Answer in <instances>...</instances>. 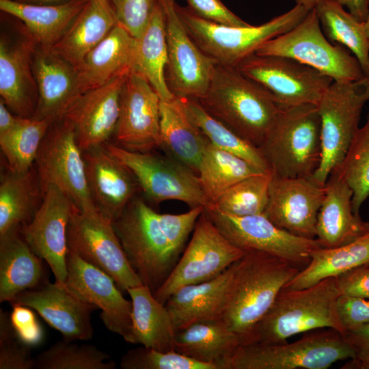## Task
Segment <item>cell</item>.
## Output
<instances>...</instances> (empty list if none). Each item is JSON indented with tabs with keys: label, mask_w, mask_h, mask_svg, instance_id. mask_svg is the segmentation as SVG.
Returning <instances> with one entry per match:
<instances>
[{
	"label": "cell",
	"mask_w": 369,
	"mask_h": 369,
	"mask_svg": "<svg viewBox=\"0 0 369 369\" xmlns=\"http://www.w3.org/2000/svg\"><path fill=\"white\" fill-rule=\"evenodd\" d=\"M301 269L258 251H245L236 262L226 303L219 318L241 345L269 310L278 294Z\"/></svg>",
	"instance_id": "cell-1"
},
{
	"label": "cell",
	"mask_w": 369,
	"mask_h": 369,
	"mask_svg": "<svg viewBox=\"0 0 369 369\" xmlns=\"http://www.w3.org/2000/svg\"><path fill=\"white\" fill-rule=\"evenodd\" d=\"M212 116L258 148L280 106L264 87L236 67L216 64L206 93L197 100Z\"/></svg>",
	"instance_id": "cell-2"
},
{
	"label": "cell",
	"mask_w": 369,
	"mask_h": 369,
	"mask_svg": "<svg viewBox=\"0 0 369 369\" xmlns=\"http://www.w3.org/2000/svg\"><path fill=\"white\" fill-rule=\"evenodd\" d=\"M340 295L333 277L305 288L282 290L244 344L283 343L292 336L325 328L344 336L337 308Z\"/></svg>",
	"instance_id": "cell-3"
},
{
	"label": "cell",
	"mask_w": 369,
	"mask_h": 369,
	"mask_svg": "<svg viewBox=\"0 0 369 369\" xmlns=\"http://www.w3.org/2000/svg\"><path fill=\"white\" fill-rule=\"evenodd\" d=\"M258 148L272 176L312 178L321 158L317 105L280 106L274 124Z\"/></svg>",
	"instance_id": "cell-4"
},
{
	"label": "cell",
	"mask_w": 369,
	"mask_h": 369,
	"mask_svg": "<svg viewBox=\"0 0 369 369\" xmlns=\"http://www.w3.org/2000/svg\"><path fill=\"white\" fill-rule=\"evenodd\" d=\"M112 223L131 267L154 293L180 258L162 227L159 213L143 199L134 197Z\"/></svg>",
	"instance_id": "cell-5"
},
{
	"label": "cell",
	"mask_w": 369,
	"mask_h": 369,
	"mask_svg": "<svg viewBox=\"0 0 369 369\" xmlns=\"http://www.w3.org/2000/svg\"><path fill=\"white\" fill-rule=\"evenodd\" d=\"M189 35L199 48L217 64L237 67L265 42L299 24L310 10L297 4L289 11L260 25L227 26L203 19L189 8L176 4Z\"/></svg>",
	"instance_id": "cell-6"
},
{
	"label": "cell",
	"mask_w": 369,
	"mask_h": 369,
	"mask_svg": "<svg viewBox=\"0 0 369 369\" xmlns=\"http://www.w3.org/2000/svg\"><path fill=\"white\" fill-rule=\"evenodd\" d=\"M353 356L351 347L338 331L313 330L292 343L239 345L221 369H327Z\"/></svg>",
	"instance_id": "cell-7"
},
{
	"label": "cell",
	"mask_w": 369,
	"mask_h": 369,
	"mask_svg": "<svg viewBox=\"0 0 369 369\" xmlns=\"http://www.w3.org/2000/svg\"><path fill=\"white\" fill-rule=\"evenodd\" d=\"M369 100V79L333 81L317 105L320 118L321 158L312 179L325 186L340 164L359 128L365 104Z\"/></svg>",
	"instance_id": "cell-8"
},
{
	"label": "cell",
	"mask_w": 369,
	"mask_h": 369,
	"mask_svg": "<svg viewBox=\"0 0 369 369\" xmlns=\"http://www.w3.org/2000/svg\"><path fill=\"white\" fill-rule=\"evenodd\" d=\"M256 53L292 58L333 81H353L365 77L356 57L347 48L327 38L314 8L295 27L267 41Z\"/></svg>",
	"instance_id": "cell-9"
},
{
	"label": "cell",
	"mask_w": 369,
	"mask_h": 369,
	"mask_svg": "<svg viewBox=\"0 0 369 369\" xmlns=\"http://www.w3.org/2000/svg\"><path fill=\"white\" fill-rule=\"evenodd\" d=\"M103 146L131 171L150 201L179 200L191 208L208 205L197 174L170 156L131 151L108 141Z\"/></svg>",
	"instance_id": "cell-10"
},
{
	"label": "cell",
	"mask_w": 369,
	"mask_h": 369,
	"mask_svg": "<svg viewBox=\"0 0 369 369\" xmlns=\"http://www.w3.org/2000/svg\"><path fill=\"white\" fill-rule=\"evenodd\" d=\"M67 245L69 251L110 275L122 292L143 284L128 262L112 221L98 209L81 210L74 206Z\"/></svg>",
	"instance_id": "cell-11"
},
{
	"label": "cell",
	"mask_w": 369,
	"mask_h": 369,
	"mask_svg": "<svg viewBox=\"0 0 369 369\" xmlns=\"http://www.w3.org/2000/svg\"><path fill=\"white\" fill-rule=\"evenodd\" d=\"M244 252L230 242L203 211L182 256L153 295L165 304L180 288L217 277L238 261Z\"/></svg>",
	"instance_id": "cell-12"
},
{
	"label": "cell",
	"mask_w": 369,
	"mask_h": 369,
	"mask_svg": "<svg viewBox=\"0 0 369 369\" xmlns=\"http://www.w3.org/2000/svg\"><path fill=\"white\" fill-rule=\"evenodd\" d=\"M42 193L53 185L66 193L81 210L97 209L92 198L83 152L70 124L62 118L49 128L36 161Z\"/></svg>",
	"instance_id": "cell-13"
},
{
	"label": "cell",
	"mask_w": 369,
	"mask_h": 369,
	"mask_svg": "<svg viewBox=\"0 0 369 369\" xmlns=\"http://www.w3.org/2000/svg\"><path fill=\"white\" fill-rule=\"evenodd\" d=\"M206 215L234 245L245 251H258L303 268L312 253L320 247L314 239L295 236L273 223L264 214L237 216L208 206Z\"/></svg>",
	"instance_id": "cell-14"
},
{
	"label": "cell",
	"mask_w": 369,
	"mask_h": 369,
	"mask_svg": "<svg viewBox=\"0 0 369 369\" xmlns=\"http://www.w3.org/2000/svg\"><path fill=\"white\" fill-rule=\"evenodd\" d=\"M236 68L269 92L280 106L317 105L333 81L317 70L285 56L255 53Z\"/></svg>",
	"instance_id": "cell-15"
},
{
	"label": "cell",
	"mask_w": 369,
	"mask_h": 369,
	"mask_svg": "<svg viewBox=\"0 0 369 369\" xmlns=\"http://www.w3.org/2000/svg\"><path fill=\"white\" fill-rule=\"evenodd\" d=\"M165 14L167 64L165 75L176 97L200 98L210 82L216 62L205 54L189 35L174 0H158Z\"/></svg>",
	"instance_id": "cell-16"
},
{
	"label": "cell",
	"mask_w": 369,
	"mask_h": 369,
	"mask_svg": "<svg viewBox=\"0 0 369 369\" xmlns=\"http://www.w3.org/2000/svg\"><path fill=\"white\" fill-rule=\"evenodd\" d=\"M42 201L32 220L20 226L31 250L45 260L55 278L64 284L67 277V228L74 204L53 185L42 191Z\"/></svg>",
	"instance_id": "cell-17"
},
{
	"label": "cell",
	"mask_w": 369,
	"mask_h": 369,
	"mask_svg": "<svg viewBox=\"0 0 369 369\" xmlns=\"http://www.w3.org/2000/svg\"><path fill=\"white\" fill-rule=\"evenodd\" d=\"M160 102L148 81L131 70L121 91L115 144L135 152L161 147Z\"/></svg>",
	"instance_id": "cell-18"
},
{
	"label": "cell",
	"mask_w": 369,
	"mask_h": 369,
	"mask_svg": "<svg viewBox=\"0 0 369 369\" xmlns=\"http://www.w3.org/2000/svg\"><path fill=\"white\" fill-rule=\"evenodd\" d=\"M67 277L64 284L82 301L101 310L105 327L128 342L132 325V302L125 299L108 274L68 250Z\"/></svg>",
	"instance_id": "cell-19"
},
{
	"label": "cell",
	"mask_w": 369,
	"mask_h": 369,
	"mask_svg": "<svg viewBox=\"0 0 369 369\" xmlns=\"http://www.w3.org/2000/svg\"><path fill=\"white\" fill-rule=\"evenodd\" d=\"M324 196L325 186L311 178L272 176L263 214L276 226L295 236L314 239Z\"/></svg>",
	"instance_id": "cell-20"
},
{
	"label": "cell",
	"mask_w": 369,
	"mask_h": 369,
	"mask_svg": "<svg viewBox=\"0 0 369 369\" xmlns=\"http://www.w3.org/2000/svg\"><path fill=\"white\" fill-rule=\"evenodd\" d=\"M36 45L20 20L17 33L3 32L1 35V100L16 115L22 118H32L38 102V87L32 68Z\"/></svg>",
	"instance_id": "cell-21"
},
{
	"label": "cell",
	"mask_w": 369,
	"mask_h": 369,
	"mask_svg": "<svg viewBox=\"0 0 369 369\" xmlns=\"http://www.w3.org/2000/svg\"><path fill=\"white\" fill-rule=\"evenodd\" d=\"M128 74L83 92L62 118L72 126L83 152L103 145L115 134L121 91Z\"/></svg>",
	"instance_id": "cell-22"
},
{
	"label": "cell",
	"mask_w": 369,
	"mask_h": 369,
	"mask_svg": "<svg viewBox=\"0 0 369 369\" xmlns=\"http://www.w3.org/2000/svg\"><path fill=\"white\" fill-rule=\"evenodd\" d=\"M10 303L35 310L59 331L64 339L89 340L93 337L91 315L98 308L82 301L55 282H47L38 288L20 292Z\"/></svg>",
	"instance_id": "cell-23"
},
{
	"label": "cell",
	"mask_w": 369,
	"mask_h": 369,
	"mask_svg": "<svg viewBox=\"0 0 369 369\" xmlns=\"http://www.w3.org/2000/svg\"><path fill=\"white\" fill-rule=\"evenodd\" d=\"M32 68L38 87L33 118L52 123L62 119L84 92L77 68L49 48L36 45Z\"/></svg>",
	"instance_id": "cell-24"
},
{
	"label": "cell",
	"mask_w": 369,
	"mask_h": 369,
	"mask_svg": "<svg viewBox=\"0 0 369 369\" xmlns=\"http://www.w3.org/2000/svg\"><path fill=\"white\" fill-rule=\"evenodd\" d=\"M83 152L93 202L100 213L113 222L135 197L138 183L131 171L103 145Z\"/></svg>",
	"instance_id": "cell-25"
},
{
	"label": "cell",
	"mask_w": 369,
	"mask_h": 369,
	"mask_svg": "<svg viewBox=\"0 0 369 369\" xmlns=\"http://www.w3.org/2000/svg\"><path fill=\"white\" fill-rule=\"evenodd\" d=\"M353 191L332 172L325 184V196L316 225V240L322 248L348 244L369 232V221L354 213Z\"/></svg>",
	"instance_id": "cell-26"
},
{
	"label": "cell",
	"mask_w": 369,
	"mask_h": 369,
	"mask_svg": "<svg viewBox=\"0 0 369 369\" xmlns=\"http://www.w3.org/2000/svg\"><path fill=\"white\" fill-rule=\"evenodd\" d=\"M236 262L210 280L180 288L167 299L165 305L177 331L199 321L220 318Z\"/></svg>",
	"instance_id": "cell-27"
},
{
	"label": "cell",
	"mask_w": 369,
	"mask_h": 369,
	"mask_svg": "<svg viewBox=\"0 0 369 369\" xmlns=\"http://www.w3.org/2000/svg\"><path fill=\"white\" fill-rule=\"evenodd\" d=\"M30 248L20 226L0 236V302H10L18 294L47 282L42 263Z\"/></svg>",
	"instance_id": "cell-28"
},
{
	"label": "cell",
	"mask_w": 369,
	"mask_h": 369,
	"mask_svg": "<svg viewBox=\"0 0 369 369\" xmlns=\"http://www.w3.org/2000/svg\"><path fill=\"white\" fill-rule=\"evenodd\" d=\"M137 38L117 24L77 67L83 92L133 70Z\"/></svg>",
	"instance_id": "cell-29"
},
{
	"label": "cell",
	"mask_w": 369,
	"mask_h": 369,
	"mask_svg": "<svg viewBox=\"0 0 369 369\" xmlns=\"http://www.w3.org/2000/svg\"><path fill=\"white\" fill-rule=\"evenodd\" d=\"M132 302V325L128 343L160 351H175L177 330L165 304L142 284L126 291Z\"/></svg>",
	"instance_id": "cell-30"
},
{
	"label": "cell",
	"mask_w": 369,
	"mask_h": 369,
	"mask_svg": "<svg viewBox=\"0 0 369 369\" xmlns=\"http://www.w3.org/2000/svg\"><path fill=\"white\" fill-rule=\"evenodd\" d=\"M117 24L109 0H88L64 35L50 49L77 68Z\"/></svg>",
	"instance_id": "cell-31"
},
{
	"label": "cell",
	"mask_w": 369,
	"mask_h": 369,
	"mask_svg": "<svg viewBox=\"0 0 369 369\" xmlns=\"http://www.w3.org/2000/svg\"><path fill=\"white\" fill-rule=\"evenodd\" d=\"M161 148L196 174L208 140L187 115L182 100L160 102Z\"/></svg>",
	"instance_id": "cell-32"
},
{
	"label": "cell",
	"mask_w": 369,
	"mask_h": 369,
	"mask_svg": "<svg viewBox=\"0 0 369 369\" xmlns=\"http://www.w3.org/2000/svg\"><path fill=\"white\" fill-rule=\"evenodd\" d=\"M85 3L73 0L60 5H36L0 0V10L20 20L37 45L50 49L64 35Z\"/></svg>",
	"instance_id": "cell-33"
},
{
	"label": "cell",
	"mask_w": 369,
	"mask_h": 369,
	"mask_svg": "<svg viewBox=\"0 0 369 369\" xmlns=\"http://www.w3.org/2000/svg\"><path fill=\"white\" fill-rule=\"evenodd\" d=\"M364 265H369V232L343 246L315 249L312 253L310 262L283 290L305 288L327 277H336Z\"/></svg>",
	"instance_id": "cell-34"
},
{
	"label": "cell",
	"mask_w": 369,
	"mask_h": 369,
	"mask_svg": "<svg viewBox=\"0 0 369 369\" xmlns=\"http://www.w3.org/2000/svg\"><path fill=\"white\" fill-rule=\"evenodd\" d=\"M241 345L238 337L219 319L199 321L177 331L175 351L221 369Z\"/></svg>",
	"instance_id": "cell-35"
},
{
	"label": "cell",
	"mask_w": 369,
	"mask_h": 369,
	"mask_svg": "<svg viewBox=\"0 0 369 369\" xmlns=\"http://www.w3.org/2000/svg\"><path fill=\"white\" fill-rule=\"evenodd\" d=\"M167 59L165 14L157 0L148 25L137 38L133 71L144 76L161 100L166 101L175 98L166 81Z\"/></svg>",
	"instance_id": "cell-36"
},
{
	"label": "cell",
	"mask_w": 369,
	"mask_h": 369,
	"mask_svg": "<svg viewBox=\"0 0 369 369\" xmlns=\"http://www.w3.org/2000/svg\"><path fill=\"white\" fill-rule=\"evenodd\" d=\"M313 8L327 38L347 48L359 61L364 76L369 79V40L364 23L333 0H316Z\"/></svg>",
	"instance_id": "cell-37"
},
{
	"label": "cell",
	"mask_w": 369,
	"mask_h": 369,
	"mask_svg": "<svg viewBox=\"0 0 369 369\" xmlns=\"http://www.w3.org/2000/svg\"><path fill=\"white\" fill-rule=\"evenodd\" d=\"M260 173L263 172L242 158L217 148L208 141L197 176L208 205H210L234 184Z\"/></svg>",
	"instance_id": "cell-38"
},
{
	"label": "cell",
	"mask_w": 369,
	"mask_h": 369,
	"mask_svg": "<svg viewBox=\"0 0 369 369\" xmlns=\"http://www.w3.org/2000/svg\"><path fill=\"white\" fill-rule=\"evenodd\" d=\"M41 190L31 170L9 173L0 184V236L29 223L39 206L37 198Z\"/></svg>",
	"instance_id": "cell-39"
},
{
	"label": "cell",
	"mask_w": 369,
	"mask_h": 369,
	"mask_svg": "<svg viewBox=\"0 0 369 369\" xmlns=\"http://www.w3.org/2000/svg\"><path fill=\"white\" fill-rule=\"evenodd\" d=\"M181 98L188 116L210 144L242 158L262 172H269L257 146L209 114L196 99Z\"/></svg>",
	"instance_id": "cell-40"
},
{
	"label": "cell",
	"mask_w": 369,
	"mask_h": 369,
	"mask_svg": "<svg viewBox=\"0 0 369 369\" xmlns=\"http://www.w3.org/2000/svg\"><path fill=\"white\" fill-rule=\"evenodd\" d=\"M53 123L47 120L18 118L16 124L0 135V146L9 170L25 172L31 169L40 145Z\"/></svg>",
	"instance_id": "cell-41"
},
{
	"label": "cell",
	"mask_w": 369,
	"mask_h": 369,
	"mask_svg": "<svg viewBox=\"0 0 369 369\" xmlns=\"http://www.w3.org/2000/svg\"><path fill=\"white\" fill-rule=\"evenodd\" d=\"M332 172L352 189L353 210L359 214L361 205L369 197V111L365 124L358 128L344 157Z\"/></svg>",
	"instance_id": "cell-42"
},
{
	"label": "cell",
	"mask_w": 369,
	"mask_h": 369,
	"mask_svg": "<svg viewBox=\"0 0 369 369\" xmlns=\"http://www.w3.org/2000/svg\"><path fill=\"white\" fill-rule=\"evenodd\" d=\"M110 355L90 344L64 339L34 358L35 369H114Z\"/></svg>",
	"instance_id": "cell-43"
},
{
	"label": "cell",
	"mask_w": 369,
	"mask_h": 369,
	"mask_svg": "<svg viewBox=\"0 0 369 369\" xmlns=\"http://www.w3.org/2000/svg\"><path fill=\"white\" fill-rule=\"evenodd\" d=\"M271 178L270 172L247 177L228 188L208 206L237 216L263 214Z\"/></svg>",
	"instance_id": "cell-44"
},
{
	"label": "cell",
	"mask_w": 369,
	"mask_h": 369,
	"mask_svg": "<svg viewBox=\"0 0 369 369\" xmlns=\"http://www.w3.org/2000/svg\"><path fill=\"white\" fill-rule=\"evenodd\" d=\"M120 366L122 369H216L175 351L164 352L144 346L128 350Z\"/></svg>",
	"instance_id": "cell-45"
},
{
	"label": "cell",
	"mask_w": 369,
	"mask_h": 369,
	"mask_svg": "<svg viewBox=\"0 0 369 369\" xmlns=\"http://www.w3.org/2000/svg\"><path fill=\"white\" fill-rule=\"evenodd\" d=\"M31 346L17 336L10 314L0 310V369H33Z\"/></svg>",
	"instance_id": "cell-46"
},
{
	"label": "cell",
	"mask_w": 369,
	"mask_h": 369,
	"mask_svg": "<svg viewBox=\"0 0 369 369\" xmlns=\"http://www.w3.org/2000/svg\"><path fill=\"white\" fill-rule=\"evenodd\" d=\"M118 24L139 38L150 20L157 0H109Z\"/></svg>",
	"instance_id": "cell-47"
},
{
	"label": "cell",
	"mask_w": 369,
	"mask_h": 369,
	"mask_svg": "<svg viewBox=\"0 0 369 369\" xmlns=\"http://www.w3.org/2000/svg\"><path fill=\"white\" fill-rule=\"evenodd\" d=\"M204 210L203 206H196L181 214L159 213L162 227L174 250L178 256L184 249L189 235L193 230Z\"/></svg>",
	"instance_id": "cell-48"
},
{
	"label": "cell",
	"mask_w": 369,
	"mask_h": 369,
	"mask_svg": "<svg viewBox=\"0 0 369 369\" xmlns=\"http://www.w3.org/2000/svg\"><path fill=\"white\" fill-rule=\"evenodd\" d=\"M189 8L199 17L217 24L245 27L250 24L231 12L220 0H186Z\"/></svg>",
	"instance_id": "cell-49"
},
{
	"label": "cell",
	"mask_w": 369,
	"mask_h": 369,
	"mask_svg": "<svg viewBox=\"0 0 369 369\" xmlns=\"http://www.w3.org/2000/svg\"><path fill=\"white\" fill-rule=\"evenodd\" d=\"M12 306L10 320L18 337L29 346L40 344L43 330L31 308L20 305Z\"/></svg>",
	"instance_id": "cell-50"
},
{
	"label": "cell",
	"mask_w": 369,
	"mask_h": 369,
	"mask_svg": "<svg viewBox=\"0 0 369 369\" xmlns=\"http://www.w3.org/2000/svg\"><path fill=\"white\" fill-rule=\"evenodd\" d=\"M337 308L345 332L369 323V299L340 295Z\"/></svg>",
	"instance_id": "cell-51"
},
{
	"label": "cell",
	"mask_w": 369,
	"mask_h": 369,
	"mask_svg": "<svg viewBox=\"0 0 369 369\" xmlns=\"http://www.w3.org/2000/svg\"><path fill=\"white\" fill-rule=\"evenodd\" d=\"M344 338L353 356L341 368L369 369V323L346 331Z\"/></svg>",
	"instance_id": "cell-52"
},
{
	"label": "cell",
	"mask_w": 369,
	"mask_h": 369,
	"mask_svg": "<svg viewBox=\"0 0 369 369\" xmlns=\"http://www.w3.org/2000/svg\"><path fill=\"white\" fill-rule=\"evenodd\" d=\"M341 295L369 299V266L364 265L336 277Z\"/></svg>",
	"instance_id": "cell-53"
},
{
	"label": "cell",
	"mask_w": 369,
	"mask_h": 369,
	"mask_svg": "<svg viewBox=\"0 0 369 369\" xmlns=\"http://www.w3.org/2000/svg\"><path fill=\"white\" fill-rule=\"evenodd\" d=\"M345 6L356 19L364 23L369 13V0H333Z\"/></svg>",
	"instance_id": "cell-54"
},
{
	"label": "cell",
	"mask_w": 369,
	"mask_h": 369,
	"mask_svg": "<svg viewBox=\"0 0 369 369\" xmlns=\"http://www.w3.org/2000/svg\"><path fill=\"white\" fill-rule=\"evenodd\" d=\"M18 116L13 115L2 100H0V135L4 134L14 127Z\"/></svg>",
	"instance_id": "cell-55"
},
{
	"label": "cell",
	"mask_w": 369,
	"mask_h": 369,
	"mask_svg": "<svg viewBox=\"0 0 369 369\" xmlns=\"http://www.w3.org/2000/svg\"><path fill=\"white\" fill-rule=\"evenodd\" d=\"M18 2L36 5H60L69 3L73 0H15Z\"/></svg>",
	"instance_id": "cell-56"
},
{
	"label": "cell",
	"mask_w": 369,
	"mask_h": 369,
	"mask_svg": "<svg viewBox=\"0 0 369 369\" xmlns=\"http://www.w3.org/2000/svg\"><path fill=\"white\" fill-rule=\"evenodd\" d=\"M296 3L303 5L308 9L311 10L314 8L316 0H295Z\"/></svg>",
	"instance_id": "cell-57"
},
{
	"label": "cell",
	"mask_w": 369,
	"mask_h": 369,
	"mask_svg": "<svg viewBox=\"0 0 369 369\" xmlns=\"http://www.w3.org/2000/svg\"><path fill=\"white\" fill-rule=\"evenodd\" d=\"M364 28H365V31H366L367 37H368V38L369 40V13H368V15L365 22L364 23Z\"/></svg>",
	"instance_id": "cell-58"
},
{
	"label": "cell",
	"mask_w": 369,
	"mask_h": 369,
	"mask_svg": "<svg viewBox=\"0 0 369 369\" xmlns=\"http://www.w3.org/2000/svg\"><path fill=\"white\" fill-rule=\"evenodd\" d=\"M81 1H88V0H81Z\"/></svg>",
	"instance_id": "cell-59"
},
{
	"label": "cell",
	"mask_w": 369,
	"mask_h": 369,
	"mask_svg": "<svg viewBox=\"0 0 369 369\" xmlns=\"http://www.w3.org/2000/svg\"><path fill=\"white\" fill-rule=\"evenodd\" d=\"M369 266V265H368Z\"/></svg>",
	"instance_id": "cell-60"
}]
</instances>
